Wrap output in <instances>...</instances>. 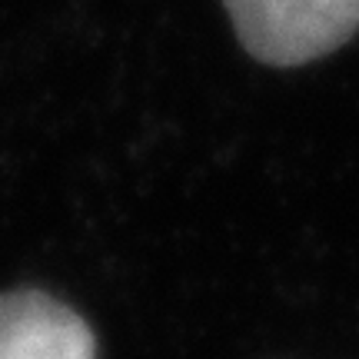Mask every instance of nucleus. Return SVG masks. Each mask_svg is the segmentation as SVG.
I'll return each instance as SVG.
<instances>
[{
  "label": "nucleus",
  "instance_id": "1",
  "mask_svg": "<svg viewBox=\"0 0 359 359\" xmlns=\"http://www.w3.org/2000/svg\"><path fill=\"white\" fill-rule=\"evenodd\" d=\"M250 57L299 67L339 50L359 30V0H223Z\"/></svg>",
  "mask_w": 359,
  "mask_h": 359
},
{
  "label": "nucleus",
  "instance_id": "2",
  "mask_svg": "<svg viewBox=\"0 0 359 359\" xmlns=\"http://www.w3.org/2000/svg\"><path fill=\"white\" fill-rule=\"evenodd\" d=\"M0 359H97L90 326L40 290L0 296Z\"/></svg>",
  "mask_w": 359,
  "mask_h": 359
}]
</instances>
